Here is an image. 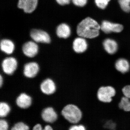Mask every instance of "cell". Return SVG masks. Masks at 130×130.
Listing matches in <instances>:
<instances>
[{
  "label": "cell",
  "mask_w": 130,
  "mask_h": 130,
  "mask_svg": "<svg viewBox=\"0 0 130 130\" xmlns=\"http://www.w3.org/2000/svg\"><path fill=\"white\" fill-rule=\"evenodd\" d=\"M101 31V24L94 19L89 16L84 18L78 24L76 28L78 36L89 40L98 37Z\"/></svg>",
  "instance_id": "cell-1"
},
{
  "label": "cell",
  "mask_w": 130,
  "mask_h": 130,
  "mask_svg": "<svg viewBox=\"0 0 130 130\" xmlns=\"http://www.w3.org/2000/svg\"><path fill=\"white\" fill-rule=\"evenodd\" d=\"M61 112L64 118L72 124L78 123L81 120L83 116L81 109L73 104H69L65 106Z\"/></svg>",
  "instance_id": "cell-2"
},
{
  "label": "cell",
  "mask_w": 130,
  "mask_h": 130,
  "mask_svg": "<svg viewBox=\"0 0 130 130\" xmlns=\"http://www.w3.org/2000/svg\"><path fill=\"white\" fill-rule=\"evenodd\" d=\"M116 94V89L111 85L101 86L97 91L96 97L100 102L109 103L113 101L112 98Z\"/></svg>",
  "instance_id": "cell-3"
},
{
  "label": "cell",
  "mask_w": 130,
  "mask_h": 130,
  "mask_svg": "<svg viewBox=\"0 0 130 130\" xmlns=\"http://www.w3.org/2000/svg\"><path fill=\"white\" fill-rule=\"evenodd\" d=\"M100 24L101 31L107 35L112 33H120L124 30L123 25L108 20H103Z\"/></svg>",
  "instance_id": "cell-4"
},
{
  "label": "cell",
  "mask_w": 130,
  "mask_h": 130,
  "mask_svg": "<svg viewBox=\"0 0 130 130\" xmlns=\"http://www.w3.org/2000/svg\"><path fill=\"white\" fill-rule=\"evenodd\" d=\"M31 40L37 43L48 44L51 42L50 36L46 31L41 29H33L30 31Z\"/></svg>",
  "instance_id": "cell-5"
},
{
  "label": "cell",
  "mask_w": 130,
  "mask_h": 130,
  "mask_svg": "<svg viewBox=\"0 0 130 130\" xmlns=\"http://www.w3.org/2000/svg\"><path fill=\"white\" fill-rule=\"evenodd\" d=\"M123 96L118 103L119 108L124 111L130 112V85H127L121 89Z\"/></svg>",
  "instance_id": "cell-6"
},
{
  "label": "cell",
  "mask_w": 130,
  "mask_h": 130,
  "mask_svg": "<svg viewBox=\"0 0 130 130\" xmlns=\"http://www.w3.org/2000/svg\"><path fill=\"white\" fill-rule=\"evenodd\" d=\"M39 47L37 43L32 40L25 43L22 47L24 54L29 58H33L37 54Z\"/></svg>",
  "instance_id": "cell-7"
},
{
  "label": "cell",
  "mask_w": 130,
  "mask_h": 130,
  "mask_svg": "<svg viewBox=\"0 0 130 130\" xmlns=\"http://www.w3.org/2000/svg\"><path fill=\"white\" fill-rule=\"evenodd\" d=\"M2 67L3 72L8 75H12L18 67V62L15 58L8 57L3 61Z\"/></svg>",
  "instance_id": "cell-8"
},
{
  "label": "cell",
  "mask_w": 130,
  "mask_h": 130,
  "mask_svg": "<svg viewBox=\"0 0 130 130\" xmlns=\"http://www.w3.org/2000/svg\"><path fill=\"white\" fill-rule=\"evenodd\" d=\"M72 47L73 51L76 53H83L88 50V43L86 38L78 36L73 40Z\"/></svg>",
  "instance_id": "cell-9"
},
{
  "label": "cell",
  "mask_w": 130,
  "mask_h": 130,
  "mask_svg": "<svg viewBox=\"0 0 130 130\" xmlns=\"http://www.w3.org/2000/svg\"><path fill=\"white\" fill-rule=\"evenodd\" d=\"M102 45L105 51L110 55L115 54L118 50V42L112 38H106L103 42Z\"/></svg>",
  "instance_id": "cell-10"
},
{
  "label": "cell",
  "mask_w": 130,
  "mask_h": 130,
  "mask_svg": "<svg viewBox=\"0 0 130 130\" xmlns=\"http://www.w3.org/2000/svg\"><path fill=\"white\" fill-rule=\"evenodd\" d=\"M40 70L39 65L35 62H30L24 67V74L25 76L32 78L37 75Z\"/></svg>",
  "instance_id": "cell-11"
},
{
  "label": "cell",
  "mask_w": 130,
  "mask_h": 130,
  "mask_svg": "<svg viewBox=\"0 0 130 130\" xmlns=\"http://www.w3.org/2000/svg\"><path fill=\"white\" fill-rule=\"evenodd\" d=\"M41 117L43 121L47 123H53L58 119V115L51 107L46 108L42 112Z\"/></svg>",
  "instance_id": "cell-12"
},
{
  "label": "cell",
  "mask_w": 130,
  "mask_h": 130,
  "mask_svg": "<svg viewBox=\"0 0 130 130\" xmlns=\"http://www.w3.org/2000/svg\"><path fill=\"white\" fill-rule=\"evenodd\" d=\"M114 67L117 71L125 74L130 70V63L129 61L124 58H120L115 61Z\"/></svg>",
  "instance_id": "cell-13"
},
{
  "label": "cell",
  "mask_w": 130,
  "mask_h": 130,
  "mask_svg": "<svg viewBox=\"0 0 130 130\" xmlns=\"http://www.w3.org/2000/svg\"><path fill=\"white\" fill-rule=\"evenodd\" d=\"M40 88L42 92L45 94L51 95L55 92L56 86L52 79L47 78L42 82Z\"/></svg>",
  "instance_id": "cell-14"
},
{
  "label": "cell",
  "mask_w": 130,
  "mask_h": 130,
  "mask_svg": "<svg viewBox=\"0 0 130 130\" xmlns=\"http://www.w3.org/2000/svg\"><path fill=\"white\" fill-rule=\"evenodd\" d=\"M1 50L8 55L11 54L15 48L14 43L12 40L8 39H3L0 41Z\"/></svg>",
  "instance_id": "cell-15"
},
{
  "label": "cell",
  "mask_w": 130,
  "mask_h": 130,
  "mask_svg": "<svg viewBox=\"0 0 130 130\" xmlns=\"http://www.w3.org/2000/svg\"><path fill=\"white\" fill-rule=\"evenodd\" d=\"M16 103L20 108L26 109L31 105L32 100L30 96L25 93H22L17 98Z\"/></svg>",
  "instance_id": "cell-16"
},
{
  "label": "cell",
  "mask_w": 130,
  "mask_h": 130,
  "mask_svg": "<svg viewBox=\"0 0 130 130\" xmlns=\"http://www.w3.org/2000/svg\"><path fill=\"white\" fill-rule=\"evenodd\" d=\"M56 33L60 38L66 39L70 37L71 34V28L67 24H60L57 27Z\"/></svg>",
  "instance_id": "cell-17"
},
{
  "label": "cell",
  "mask_w": 130,
  "mask_h": 130,
  "mask_svg": "<svg viewBox=\"0 0 130 130\" xmlns=\"http://www.w3.org/2000/svg\"><path fill=\"white\" fill-rule=\"evenodd\" d=\"M38 0H26L25 6L23 9L24 11L27 13H30L36 8Z\"/></svg>",
  "instance_id": "cell-18"
},
{
  "label": "cell",
  "mask_w": 130,
  "mask_h": 130,
  "mask_svg": "<svg viewBox=\"0 0 130 130\" xmlns=\"http://www.w3.org/2000/svg\"><path fill=\"white\" fill-rule=\"evenodd\" d=\"M11 111L9 105L6 102H2L0 104V117L4 118L8 115Z\"/></svg>",
  "instance_id": "cell-19"
},
{
  "label": "cell",
  "mask_w": 130,
  "mask_h": 130,
  "mask_svg": "<svg viewBox=\"0 0 130 130\" xmlns=\"http://www.w3.org/2000/svg\"><path fill=\"white\" fill-rule=\"evenodd\" d=\"M120 7L123 12L126 13L130 12V1L129 0H118Z\"/></svg>",
  "instance_id": "cell-20"
},
{
  "label": "cell",
  "mask_w": 130,
  "mask_h": 130,
  "mask_svg": "<svg viewBox=\"0 0 130 130\" xmlns=\"http://www.w3.org/2000/svg\"><path fill=\"white\" fill-rule=\"evenodd\" d=\"M111 0H94L96 6L101 9H105L106 8Z\"/></svg>",
  "instance_id": "cell-21"
},
{
  "label": "cell",
  "mask_w": 130,
  "mask_h": 130,
  "mask_svg": "<svg viewBox=\"0 0 130 130\" xmlns=\"http://www.w3.org/2000/svg\"><path fill=\"white\" fill-rule=\"evenodd\" d=\"M11 130H29V127L23 122H19L16 123L12 127Z\"/></svg>",
  "instance_id": "cell-22"
},
{
  "label": "cell",
  "mask_w": 130,
  "mask_h": 130,
  "mask_svg": "<svg viewBox=\"0 0 130 130\" xmlns=\"http://www.w3.org/2000/svg\"><path fill=\"white\" fill-rule=\"evenodd\" d=\"M88 2V0H72V2L75 6L79 7H85Z\"/></svg>",
  "instance_id": "cell-23"
},
{
  "label": "cell",
  "mask_w": 130,
  "mask_h": 130,
  "mask_svg": "<svg viewBox=\"0 0 130 130\" xmlns=\"http://www.w3.org/2000/svg\"><path fill=\"white\" fill-rule=\"evenodd\" d=\"M32 130H54L51 126L46 125L44 126V129H43L41 125L40 124H38L33 127Z\"/></svg>",
  "instance_id": "cell-24"
},
{
  "label": "cell",
  "mask_w": 130,
  "mask_h": 130,
  "mask_svg": "<svg viewBox=\"0 0 130 130\" xmlns=\"http://www.w3.org/2000/svg\"><path fill=\"white\" fill-rule=\"evenodd\" d=\"M104 127L110 130H115L116 128V124L111 120H109L105 123L104 125Z\"/></svg>",
  "instance_id": "cell-25"
},
{
  "label": "cell",
  "mask_w": 130,
  "mask_h": 130,
  "mask_svg": "<svg viewBox=\"0 0 130 130\" xmlns=\"http://www.w3.org/2000/svg\"><path fill=\"white\" fill-rule=\"evenodd\" d=\"M9 125L6 120L1 119L0 120V130H8Z\"/></svg>",
  "instance_id": "cell-26"
},
{
  "label": "cell",
  "mask_w": 130,
  "mask_h": 130,
  "mask_svg": "<svg viewBox=\"0 0 130 130\" xmlns=\"http://www.w3.org/2000/svg\"><path fill=\"white\" fill-rule=\"evenodd\" d=\"M69 130H86V129L83 125H74L71 126Z\"/></svg>",
  "instance_id": "cell-27"
},
{
  "label": "cell",
  "mask_w": 130,
  "mask_h": 130,
  "mask_svg": "<svg viewBox=\"0 0 130 130\" xmlns=\"http://www.w3.org/2000/svg\"><path fill=\"white\" fill-rule=\"evenodd\" d=\"M56 2L59 5L64 6V5H68L72 2V0H56Z\"/></svg>",
  "instance_id": "cell-28"
},
{
  "label": "cell",
  "mask_w": 130,
  "mask_h": 130,
  "mask_svg": "<svg viewBox=\"0 0 130 130\" xmlns=\"http://www.w3.org/2000/svg\"><path fill=\"white\" fill-rule=\"evenodd\" d=\"M26 0H19L18 6L20 9H24Z\"/></svg>",
  "instance_id": "cell-29"
},
{
  "label": "cell",
  "mask_w": 130,
  "mask_h": 130,
  "mask_svg": "<svg viewBox=\"0 0 130 130\" xmlns=\"http://www.w3.org/2000/svg\"><path fill=\"white\" fill-rule=\"evenodd\" d=\"M3 83V78L2 75H1V77H0V86L1 87L2 86V85Z\"/></svg>",
  "instance_id": "cell-30"
},
{
  "label": "cell",
  "mask_w": 130,
  "mask_h": 130,
  "mask_svg": "<svg viewBox=\"0 0 130 130\" xmlns=\"http://www.w3.org/2000/svg\"><path fill=\"white\" fill-rule=\"evenodd\" d=\"M129 1H130V0H129Z\"/></svg>",
  "instance_id": "cell-31"
},
{
  "label": "cell",
  "mask_w": 130,
  "mask_h": 130,
  "mask_svg": "<svg viewBox=\"0 0 130 130\" xmlns=\"http://www.w3.org/2000/svg\"></svg>",
  "instance_id": "cell-32"
}]
</instances>
